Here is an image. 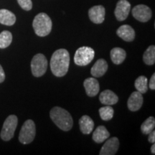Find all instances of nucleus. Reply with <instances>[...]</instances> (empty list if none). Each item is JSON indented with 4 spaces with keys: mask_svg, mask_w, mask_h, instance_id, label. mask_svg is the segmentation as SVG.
<instances>
[{
    "mask_svg": "<svg viewBox=\"0 0 155 155\" xmlns=\"http://www.w3.org/2000/svg\"><path fill=\"white\" fill-rule=\"evenodd\" d=\"M114 108L111 106H108L101 108L99 109V114L101 118L104 121H109L114 116Z\"/></svg>",
    "mask_w": 155,
    "mask_h": 155,
    "instance_id": "25",
    "label": "nucleus"
},
{
    "mask_svg": "<svg viewBox=\"0 0 155 155\" xmlns=\"http://www.w3.org/2000/svg\"><path fill=\"white\" fill-rule=\"evenodd\" d=\"M143 104V96L139 91H134L131 94L127 101L128 108L131 111L139 110Z\"/></svg>",
    "mask_w": 155,
    "mask_h": 155,
    "instance_id": "12",
    "label": "nucleus"
},
{
    "mask_svg": "<svg viewBox=\"0 0 155 155\" xmlns=\"http://www.w3.org/2000/svg\"><path fill=\"white\" fill-rule=\"evenodd\" d=\"M50 69L56 77H63L68 71L70 55L65 49H58L54 52L50 59Z\"/></svg>",
    "mask_w": 155,
    "mask_h": 155,
    "instance_id": "1",
    "label": "nucleus"
},
{
    "mask_svg": "<svg viewBox=\"0 0 155 155\" xmlns=\"http://www.w3.org/2000/svg\"><path fill=\"white\" fill-rule=\"evenodd\" d=\"M83 86L86 89V94L90 97L96 96L99 92V83L94 78H88L86 79L83 83Z\"/></svg>",
    "mask_w": 155,
    "mask_h": 155,
    "instance_id": "13",
    "label": "nucleus"
},
{
    "mask_svg": "<svg viewBox=\"0 0 155 155\" xmlns=\"http://www.w3.org/2000/svg\"><path fill=\"white\" fill-rule=\"evenodd\" d=\"M16 22V17L14 13L7 9H0V23L2 25L12 26Z\"/></svg>",
    "mask_w": 155,
    "mask_h": 155,
    "instance_id": "19",
    "label": "nucleus"
},
{
    "mask_svg": "<svg viewBox=\"0 0 155 155\" xmlns=\"http://www.w3.org/2000/svg\"><path fill=\"white\" fill-rule=\"evenodd\" d=\"M18 119L15 115H10L7 118L4 123L1 131V138L4 141H9L14 137Z\"/></svg>",
    "mask_w": 155,
    "mask_h": 155,
    "instance_id": "7",
    "label": "nucleus"
},
{
    "mask_svg": "<svg viewBox=\"0 0 155 155\" xmlns=\"http://www.w3.org/2000/svg\"><path fill=\"white\" fill-rule=\"evenodd\" d=\"M36 134L35 122L31 119L27 120L21 128L19 135V141L23 144H28L34 140Z\"/></svg>",
    "mask_w": 155,
    "mask_h": 155,
    "instance_id": "4",
    "label": "nucleus"
},
{
    "mask_svg": "<svg viewBox=\"0 0 155 155\" xmlns=\"http://www.w3.org/2000/svg\"><path fill=\"white\" fill-rule=\"evenodd\" d=\"M143 61L148 65H152L155 63V46L150 45L145 50L143 55Z\"/></svg>",
    "mask_w": 155,
    "mask_h": 155,
    "instance_id": "21",
    "label": "nucleus"
},
{
    "mask_svg": "<svg viewBox=\"0 0 155 155\" xmlns=\"http://www.w3.org/2000/svg\"><path fill=\"white\" fill-rule=\"evenodd\" d=\"M17 2L23 9L26 11H30L32 8V0H17Z\"/></svg>",
    "mask_w": 155,
    "mask_h": 155,
    "instance_id": "26",
    "label": "nucleus"
},
{
    "mask_svg": "<svg viewBox=\"0 0 155 155\" xmlns=\"http://www.w3.org/2000/svg\"><path fill=\"white\" fill-rule=\"evenodd\" d=\"M151 152H152V154H155V144H154V143L152 144V147H151Z\"/></svg>",
    "mask_w": 155,
    "mask_h": 155,
    "instance_id": "30",
    "label": "nucleus"
},
{
    "mask_svg": "<svg viewBox=\"0 0 155 155\" xmlns=\"http://www.w3.org/2000/svg\"><path fill=\"white\" fill-rule=\"evenodd\" d=\"M148 140L150 143H152V144H154L155 142V131L154 130H153L152 132L149 134Z\"/></svg>",
    "mask_w": 155,
    "mask_h": 155,
    "instance_id": "28",
    "label": "nucleus"
},
{
    "mask_svg": "<svg viewBox=\"0 0 155 155\" xmlns=\"http://www.w3.org/2000/svg\"><path fill=\"white\" fill-rule=\"evenodd\" d=\"M105 8L102 5L94 6L88 10L89 19L95 24H101L105 19Z\"/></svg>",
    "mask_w": 155,
    "mask_h": 155,
    "instance_id": "10",
    "label": "nucleus"
},
{
    "mask_svg": "<svg viewBox=\"0 0 155 155\" xmlns=\"http://www.w3.org/2000/svg\"><path fill=\"white\" fill-rule=\"evenodd\" d=\"M12 41V35L10 32L5 30L0 33V48L4 49L9 47Z\"/></svg>",
    "mask_w": 155,
    "mask_h": 155,
    "instance_id": "24",
    "label": "nucleus"
},
{
    "mask_svg": "<svg viewBox=\"0 0 155 155\" xmlns=\"http://www.w3.org/2000/svg\"><path fill=\"white\" fill-rule=\"evenodd\" d=\"M155 119L153 116H150L145 120L141 126V131L144 134L148 135L154 129Z\"/></svg>",
    "mask_w": 155,
    "mask_h": 155,
    "instance_id": "23",
    "label": "nucleus"
},
{
    "mask_svg": "<svg viewBox=\"0 0 155 155\" xmlns=\"http://www.w3.org/2000/svg\"><path fill=\"white\" fill-rule=\"evenodd\" d=\"M95 56L94 49L90 47L79 48L75 52L74 55V62L78 66H86L91 63Z\"/></svg>",
    "mask_w": 155,
    "mask_h": 155,
    "instance_id": "5",
    "label": "nucleus"
},
{
    "mask_svg": "<svg viewBox=\"0 0 155 155\" xmlns=\"http://www.w3.org/2000/svg\"><path fill=\"white\" fill-rule=\"evenodd\" d=\"M132 15L139 22H147L152 17V10L146 5H139L133 8Z\"/></svg>",
    "mask_w": 155,
    "mask_h": 155,
    "instance_id": "8",
    "label": "nucleus"
},
{
    "mask_svg": "<svg viewBox=\"0 0 155 155\" xmlns=\"http://www.w3.org/2000/svg\"><path fill=\"white\" fill-rule=\"evenodd\" d=\"M110 137V134L104 126H99L96 129L93 134V140L95 142L101 144L106 141Z\"/></svg>",
    "mask_w": 155,
    "mask_h": 155,
    "instance_id": "18",
    "label": "nucleus"
},
{
    "mask_svg": "<svg viewBox=\"0 0 155 155\" xmlns=\"http://www.w3.org/2000/svg\"><path fill=\"white\" fill-rule=\"evenodd\" d=\"M5 79V74L4 72V70L2 67V65H0V83H2Z\"/></svg>",
    "mask_w": 155,
    "mask_h": 155,
    "instance_id": "29",
    "label": "nucleus"
},
{
    "mask_svg": "<svg viewBox=\"0 0 155 155\" xmlns=\"http://www.w3.org/2000/svg\"><path fill=\"white\" fill-rule=\"evenodd\" d=\"M50 116L52 121L61 130L68 131L72 129L73 125L72 116L64 108L55 106L50 111Z\"/></svg>",
    "mask_w": 155,
    "mask_h": 155,
    "instance_id": "2",
    "label": "nucleus"
},
{
    "mask_svg": "<svg viewBox=\"0 0 155 155\" xmlns=\"http://www.w3.org/2000/svg\"><path fill=\"white\" fill-rule=\"evenodd\" d=\"M149 86L152 90H155V73H153L152 76L151 77Z\"/></svg>",
    "mask_w": 155,
    "mask_h": 155,
    "instance_id": "27",
    "label": "nucleus"
},
{
    "mask_svg": "<svg viewBox=\"0 0 155 155\" xmlns=\"http://www.w3.org/2000/svg\"><path fill=\"white\" fill-rule=\"evenodd\" d=\"M111 59L116 65H119L124 61L127 53L124 49L121 48H114L111 50Z\"/></svg>",
    "mask_w": 155,
    "mask_h": 155,
    "instance_id": "20",
    "label": "nucleus"
},
{
    "mask_svg": "<svg viewBox=\"0 0 155 155\" xmlns=\"http://www.w3.org/2000/svg\"><path fill=\"white\" fill-rule=\"evenodd\" d=\"M108 70V63L104 59L98 60L91 70V73L95 78L101 77Z\"/></svg>",
    "mask_w": 155,
    "mask_h": 155,
    "instance_id": "15",
    "label": "nucleus"
},
{
    "mask_svg": "<svg viewBox=\"0 0 155 155\" xmlns=\"http://www.w3.org/2000/svg\"><path fill=\"white\" fill-rule=\"evenodd\" d=\"M119 147V141L117 137L108 139L100 151V155H114L117 152Z\"/></svg>",
    "mask_w": 155,
    "mask_h": 155,
    "instance_id": "11",
    "label": "nucleus"
},
{
    "mask_svg": "<svg viewBox=\"0 0 155 155\" xmlns=\"http://www.w3.org/2000/svg\"><path fill=\"white\" fill-rule=\"evenodd\" d=\"M117 35L126 42H131L135 38V31L131 26L124 25L116 31Z\"/></svg>",
    "mask_w": 155,
    "mask_h": 155,
    "instance_id": "14",
    "label": "nucleus"
},
{
    "mask_svg": "<svg viewBox=\"0 0 155 155\" xmlns=\"http://www.w3.org/2000/svg\"><path fill=\"white\" fill-rule=\"evenodd\" d=\"M79 126L81 132L84 134H89L94 129V122L90 116L85 115L79 120Z\"/></svg>",
    "mask_w": 155,
    "mask_h": 155,
    "instance_id": "17",
    "label": "nucleus"
},
{
    "mask_svg": "<svg viewBox=\"0 0 155 155\" xmlns=\"http://www.w3.org/2000/svg\"><path fill=\"white\" fill-rule=\"evenodd\" d=\"M99 100L101 104L106 106H111L116 104L119 101L117 95L112 91L105 90L99 96Z\"/></svg>",
    "mask_w": 155,
    "mask_h": 155,
    "instance_id": "16",
    "label": "nucleus"
},
{
    "mask_svg": "<svg viewBox=\"0 0 155 155\" xmlns=\"http://www.w3.org/2000/svg\"><path fill=\"white\" fill-rule=\"evenodd\" d=\"M32 27L35 32L39 37H45L50 33L53 27L51 19L45 13H39L35 17Z\"/></svg>",
    "mask_w": 155,
    "mask_h": 155,
    "instance_id": "3",
    "label": "nucleus"
},
{
    "mask_svg": "<svg viewBox=\"0 0 155 155\" xmlns=\"http://www.w3.org/2000/svg\"><path fill=\"white\" fill-rule=\"evenodd\" d=\"M48 60L43 54L35 55L31 61V71L35 77H41L45 73L48 68Z\"/></svg>",
    "mask_w": 155,
    "mask_h": 155,
    "instance_id": "6",
    "label": "nucleus"
},
{
    "mask_svg": "<svg viewBox=\"0 0 155 155\" xmlns=\"http://www.w3.org/2000/svg\"><path fill=\"white\" fill-rule=\"evenodd\" d=\"M134 86L137 91L141 93V94L147 93L148 90V81H147V78L144 76V75H141L138 77L137 80L135 81Z\"/></svg>",
    "mask_w": 155,
    "mask_h": 155,
    "instance_id": "22",
    "label": "nucleus"
},
{
    "mask_svg": "<svg viewBox=\"0 0 155 155\" xmlns=\"http://www.w3.org/2000/svg\"><path fill=\"white\" fill-rule=\"evenodd\" d=\"M131 9V5L127 0H119L116 4L114 11L116 18L118 21H124L127 18Z\"/></svg>",
    "mask_w": 155,
    "mask_h": 155,
    "instance_id": "9",
    "label": "nucleus"
}]
</instances>
